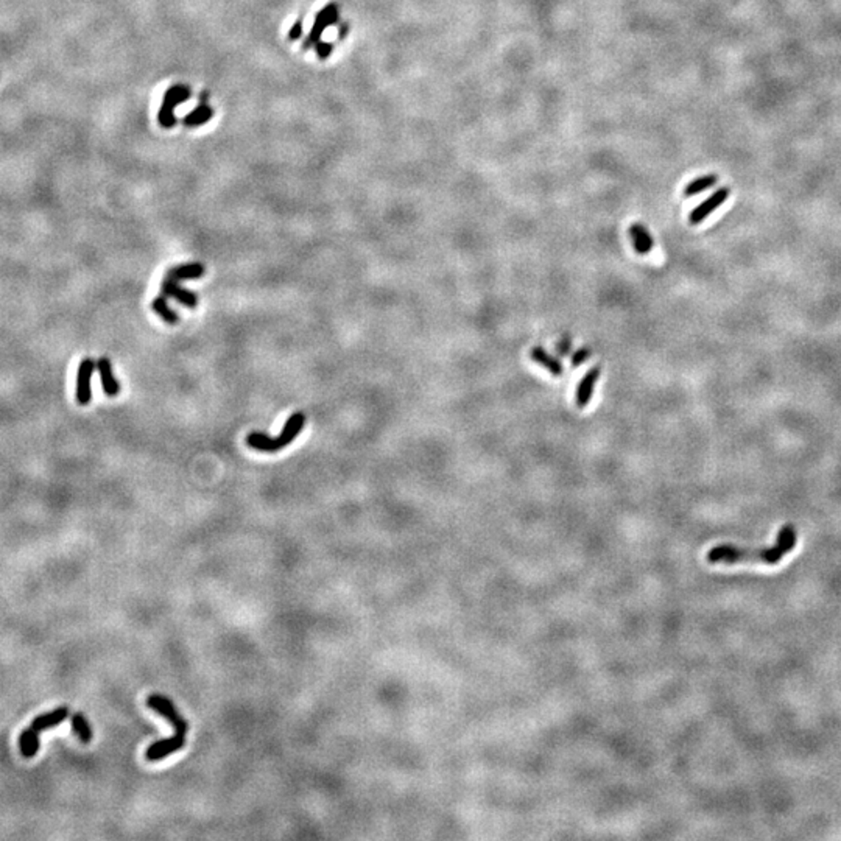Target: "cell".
Returning a JSON list of instances; mask_svg holds the SVG:
<instances>
[{"label":"cell","instance_id":"2e32d148","mask_svg":"<svg viewBox=\"0 0 841 841\" xmlns=\"http://www.w3.org/2000/svg\"><path fill=\"white\" fill-rule=\"evenodd\" d=\"M212 116H214V111L203 100L195 109L192 111V113H189L188 116H185L183 118V123L185 126H189V128H195V126H201V125H204V123L209 122L211 118H212Z\"/></svg>","mask_w":841,"mask_h":841},{"label":"cell","instance_id":"8fae6325","mask_svg":"<svg viewBox=\"0 0 841 841\" xmlns=\"http://www.w3.org/2000/svg\"><path fill=\"white\" fill-rule=\"evenodd\" d=\"M161 292L164 296L175 297L178 302H181L183 306L189 307V309H195L198 304V296L195 293L190 292V290H188V288L181 287L176 281L170 279V278H166L162 281Z\"/></svg>","mask_w":841,"mask_h":841},{"label":"cell","instance_id":"e0dca14e","mask_svg":"<svg viewBox=\"0 0 841 841\" xmlns=\"http://www.w3.org/2000/svg\"><path fill=\"white\" fill-rule=\"evenodd\" d=\"M718 181V178L716 175H704V176H699L695 178L694 181H690L686 189H684V197H695L698 193H701L704 190L711 189L712 185H716Z\"/></svg>","mask_w":841,"mask_h":841},{"label":"cell","instance_id":"cb8c5ba5","mask_svg":"<svg viewBox=\"0 0 841 841\" xmlns=\"http://www.w3.org/2000/svg\"><path fill=\"white\" fill-rule=\"evenodd\" d=\"M340 32H341V33H340V38H345V36H346V32H348V27H346V25H345V27H341Z\"/></svg>","mask_w":841,"mask_h":841},{"label":"cell","instance_id":"3957f363","mask_svg":"<svg viewBox=\"0 0 841 841\" xmlns=\"http://www.w3.org/2000/svg\"><path fill=\"white\" fill-rule=\"evenodd\" d=\"M304 424H306V416H304L302 413H295L287 419L286 426H284V429H282L279 436L271 438L265 434L252 431V434H250L247 436V444L251 449L259 450V452H268V453L278 452L281 449L287 448L290 443H293L296 440V436L301 434Z\"/></svg>","mask_w":841,"mask_h":841},{"label":"cell","instance_id":"8992f818","mask_svg":"<svg viewBox=\"0 0 841 841\" xmlns=\"http://www.w3.org/2000/svg\"><path fill=\"white\" fill-rule=\"evenodd\" d=\"M337 20H338V6L335 4L326 5L324 8L317 14L314 27H312L309 36L306 38V41H304V49H310L312 46H317V44L321 41L324 30L327 27L337 24Z\"/></svg>","mask_w":841,"mask_h":841},{"label":"cell","instance_id":"6da1fadb","mask_svg":"<svg viewBox=\"0 0 841 841\" xmlns=\"http://www.w3.org/2000/svg\"><path fill=\"white\" fill-rule=\"evenodd\" d=\"M798 542V532L794 525H785L779 530L775 544L765 548H747L732 544H721L709 550V564H740V563H763L766 565H776L784 556L792 552Z\"/></svg>","mask_w":841,"mask_h":841},{"label":"cell","instance_id":"44dd1931","mask_svg":"<svg viewBox=\"0 0 841 841\" xmlns=\"http://www.w3.org/2000/svg\"><path fill=\"white\" fill-rule=\"evenodd\" d=\"M589 357H591V349L589 348H586V346L579 348L578 351H575L574 355H572V359H570L572 367H574V368L579 367V364H583L587 359H589Z\"/></svg>","mask_w":841,"mask_h":841},{"label":"cell","instance_id":"ffe728a7","mask_svg":"<svg viewBox=\"0 0 841 841\" xmlns=\"http://www.w3.org/2000/svg\"><path fill=\"white\" fill-rule=\"evenodd\" d=\"M555 351L560 357H567L572 352V337L570 335H563L555 345Z\"/></svg>","mask_w":841,"mask_h":841},{"label":"cell","instance_id":"d6986e66","mask_svg":"<svg viewBox=\"0 0 841 841\" xmlns=\"http://www.w3.org/2000/svg\"><path fill=\"white\" fill-rule=\"evenodd\" d=\"M152 309L164 319V321L168 324H176L178 321H180V317H178L176 312L168 306V302L164 296L156 297V300L152 302Z\"/></svg>","mask_w":841,"mask_h":841},{"label":"cell","instance_id":"9c48e42d","mask_svg":"<svg viewBox=\"0 0 841 841\" xmlns=\"http://www.w3.org/2000/svg\"><path fill=\"white\" fill-rule=\"evenodd\" d=\"M184 745H185V737L173 735V737H170V739H162L159 742H154L153 745L147 748L145 757H147V761H150V762H158V761H162V759L168 757L170 754H173L175 751L184 748Z\"/></svg>","mask_w":841,"mask_h":841},{"label":"cell","instance_id":"277c9868","mask_svg":"<svg viewBox=\"0 0 841 841\" xmlns=\"http://www.w3.org/2000/svg\"><path fill=\"white\" fill-rule=\"evenodd\" d=\"M190 89L184 85H176L172 86L170 89H167L166 95H164V100H162V106L159 109V114H158V122L162 126V128H172L176 123V117H175V108L176 105H180V103L188 102L190 99Z\"/></svg>","mask_w":841,"mask_h":841},{"label":"cell","instance_id":"ac0fdd59","mask_svg":"<svg viewBox=\"0 0 841 841\" xmlns=\"http://www.w3.org/2000/svg\"><path fill=\"white\" fill-rule=\"evenodd\" d=\"M72 729H73V732H75V735L80 739V742L89 743V742L92 740V735H94L92 734V729H91V725H89V721L86 720L85 713H81V712L73 713V717H72Z\"/></svg>","mask_w":841,"mask_h":841},{"label":"cell","instance_id":"5bb4252c","mask_svg":"<svg viewBox=\"0 0 841 841\" xmlns=\"http://www.w3.org/2000/svg\"><path fill=\"white\" fill-rule=\"evenodd\" d=\"M530 359L538 363L539 367H542L544 369H547L550 374L553 376H561L564 373V368H563V363L556 359L555 355H552L550 352H547L542 346H533L532 351H530Z\"/></svg>","mask_w":841,"mask_h":841},{"label":"cell","instance_id":"4fadbf2b","mask_svg":"<svg viewBox=\"0 0 841 841\" xmlns=\"http://www.w3.org/2000/svg\"><path fill=\"white\" fill-rule=\"evenodd\" d=\"M97 369H99V373H100L102 386H103V391H105L106 396H109V398L117 396V394L121 393V383L116 381V377L113 374V364H111V360L108 359V357H102V359L97 362Z\"/></svg>","mask_w":841,"mask_h":841},{"label":"cell","instance_id":"ba28073f","mask_svg":"<svg viewBox=\"0 0 841 841\" xmlns=\"http://www.w3.org/2000/svg\"><path fill=\"white\" fill-rule=\"evenodd\" d=\"M97 369V362L94 359H85L80 362L77 373V400L81 405H87L92 398L91 379Z\"/></svg>","mask_w":841,"mask_h":841},{"label":"cell","instance_id":"7402d4cb","mask_svg":"<svg viewBox=\"0 0 841 841\" xmlns=\"http://www.w3.org/2000/svg\"><path fill=\"white\" fill-rule=\"evenodd\" d=\"M315 49H317V55H318V58H319V59H326V58H329V56H331L332 50H333V46H332L331 42H323V41H319V42L317 44V46H315Z\"/></svg>","mask_w":841,"mask_h":841},{"label":"cell","instance_id":"603a6c76","mask_svg":"<svg viewBox=\"0 0 841 841\" xmlns=\"http://www.w3.org/2000/svg\"><path fill=\"white\" fill-rule=\"evenodd\" d=\"M301 35H302V22H301V20H297V22H295L293 27L290 28V32H288V39H290V41H297V39L301 38Z\"/></svg>","mask_w":841,"mask_h":841},{"label":"cell","instance_id":"7a4b0ae2","mask_svg":"<svg viewBox=\"0 0 841 841\" xmlns=\"http://www.w3.org/2000/svg\"><path fill=\"white\" fill-rule=\"evenodd\" d=\"M67 717H69V708L67 706H61V708H56L55 711L41 713V716L36 717L32 721V725L24 729V732L19 737V748L22 756L25 759L35 757L39 749V734L50 728L61 725Z\"/></svg>","mask_w":841,"mask_h":841},{"label":"cell","instance_id":"7c38bea8","mask_svg":"<svg viewBox=\"0 0 841 841\" xmlns=\"http://www.w3.org/2000/svg\"><path fill=\"white\" fill-rule=\"evenodd\" d=\"M630 237L632 240V247H634L636 252H639V254L645 256L651 252L654 247V240L649 228L642 225V223H632L630 226Z\"/></svg>","mask_w":841,"mask_h":841},{"label":"cell","instance_id":"30bf717a","mask_svg":"<svg viewBox=\"0 0 841 841\" xmlns=\"http://www.w3.org/2000/svg\"><path fill=\"white\" fill-rule=\"evenodd\" d=\"M600 374H601V368L598 367V364H595V367H592L589 371H587L582 381H579V383L577 386V393H575V402H577L578 408H584L589 405V402L594 396L595 385H597L598 379H600Z\"/></svg>","mask_w":841,"mask_h":841},{"label":"cell","instance_id":"5b68a950","mask_svg":"<svg viewBox=\"0 0 841 841\" xmlns=\"http://www.w3.org/2000/svg\"><path fill=\"white\" fill-rule=\"evenodd\" d=\"M147 704L148 708L153 709L154 712H159L161 716L166 717L170 723L173 725L176 734L175 735H180V737H185L188 734V721H185L180 713H178L175 704L170 701L168 698L166 696H161V695H150L147 699Z\"/></svg>","mask_w":841,"mask_h":841},{"label":"cell","instance_id":"52a82bcc","mask_svg":"<svg viewBox=\"0 0 841 841\" xmlns=\"http://www.w3.org/2000/svg\"><path fill=\"white\" fill-rule=\"evenodd\" d=\"M729 193H731V190L728 188H721L713 192L708 199L703 201V203H699L689 215L690 225H699V223H703L713 211H717L718 207L725 203L729 198Z\"/></svg>","mask_w":841,"mask_h":841},{"label":"cell","instance_id":"9a60e30c","mask_svg":"<svg viewBox=\"0 0 841 841\" xmlns=\"http://www.w3.org/2000/svg\"><path fill=\"white\" fill-rule=\"evenodd\" d=\"M206 268L204 265L201 264H185V265H178L170 268L167 271L166 278H170L173 281H183V279H198L204 274Z\"/></svg>","mask_w":841,"mask_h":841}]
</instances>
